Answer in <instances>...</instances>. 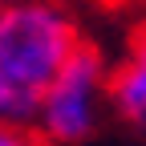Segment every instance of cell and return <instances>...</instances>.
Listing matches in <instances>:
<instances>
[{"instance_id": "277c9868", "label": "cell", "mask_w": 146, "mask_h": 146, "mask_svg": "<svg viewBox=\"0 0 146 146\" xmlns=\"http://www.w3.org/2000/svg\"><path fill=\"white\" fill-rule=\"evenodd\" d=\"M0 146H36L33 130H16V126H0Z\"/></svg>"}, {"instance_id": "6da1fadb", "label": "cell", "mask_w": 146, "mask_h": 146, "mask_svg": "<svg viewBox=\"0 0 146 146\" xmlns=\"http://www.w3.org/2000/svg\"><path fill=\"white\" fill-rule=\"evenodd\" d=\"M77 45V21L57 0L0 4V126L33 130L45 85Z\"/></svg>"}, {"instance_id": "5b68a950", "label": "cell", "mask_w": 146, "mask_h": 146, "mask_svg": "<svg viewBox=\"0 0 146 146\" xmlns=\"http://www.w3.org/2000/svg\"><path fill=\"white\" fill-rule=\"evenodd\" d=\"M0 4H16V0H0Z\"/></svg>"}, {"instance_id": "7a4b0ae2", "label": "cell", "mask_w": 146, "mask_h": 146, "mask_svg": "<svg viewBox=\"0 0 146 146\" xmlns=\"http://www.w3.org/2000/svg\"><path fill=\"white\" fill-rule=\"evenodd\" d=\"M106 85H110V69L102 61V53L89 49V45H77L73 57L45 85L33 130L45 142H57V146L85 142L98 130V122H102Z\"/></svg>"}, {"instance_id": "3957f363", "label": "cell", "mask_w": 146, "mask_h": 146, "mask_svg": "<svg viewBox=\"0 0 146 146\" xmlns=\"http://www.w3.org/2000/svg\"><path fill=\"white\" fill-rule=\"evenodd\" d=\"M106 102L114 106V114L146 126V29H138L126 45V57L118 61V69L110 73L106 85Z\"/></svg>"}]
</instances>
